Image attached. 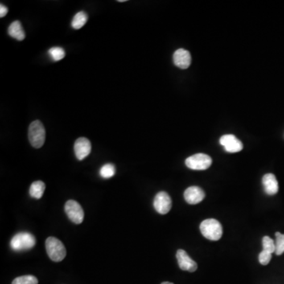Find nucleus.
Returning <instances> with one entry per match:
<instances>
[{"label":"nucleus","mask_w":284,"mask_h":284,"mask_svg":"<svg viewBox=\"0 0 284 284\" xmlns=\"http://www.w3.org/2000/svg\"><path fill=\"white\" fill-rule=\"evenodd\" d=\"M200 229L203 236L212 241L220 240L223 235L221 224L215 219L204 220L201 224Z\"/></svg>","instance_id":"2"},{"label":"nucleus","mask_w":284,"mask_h":284,"mask_svg":"<svg viewBox=\"0 0 284 284\" xmlns=\"http://www.w3.org/2000/svg\"><path fill=\"white\" fill-rule=\"evenodd\" d=\"M220 145H223L227 153H239L243 149V145L240 140L233 134H226L220 139Z\"/></svg>","instance_id":"8"},{"label":"nucleus","mask_w":284,"mask_h":284,"mask_svg":"<svg viewBox=\"0 0 284 284\" xmlns=\"http://www.w3.org/2000/svg\"><path fill=\"white\" fill-rule=\"evenodd\" d=\"M45 129L41 122L39 120L33 122L29 128V139L32 146L35 149L41 148L45 141Z\"/></svg>","instance_id":"3"},{"label":"nucleus","mask_w":284,"mask_h":284,"mask_svg":"<svg viewBox=\"0 0 284 284\" xmlns=\"http://www.w3.org/2000/svg\"><path fill=\"white\" fill-rule=\"evenodd\" d=\"M263 186L267 194L274 195L279 191L278 181L273 174H266L262 178Z\"/></svg>","instance_id":"13"},{"label":"nucleus","mask_w":284,"mask_h":284,"mask_svg":"<svg viewBox=\"0 0 284 284\" xmlns=\"http://www.w3.org/2000/svg\"><path fill=\"white\" fill-rule=\"evenodd\" d=\"M176 257L178 266L182 270L194 273L198 269L197 263L190 258L186 251L183 249H178L177 251Z\"/></svg>","instance_id":"9"},{"label":"nucleus","mask_w":284,"mask_h":284,"mask_svg":"<svg viewBox=\"0 0 284 284\" xmlns=\"http://www.w3.org/2000/svg\"><path fill=\"white\" fill-rule=\"evenodd\" d=\"M263 250L273 253L276 252V243L269 236H265L263 238Z\"/></svg>","instance_id":"20"},{"label":"nucleus","mask_w":284,"mask_h":284,"mask_svg":"<svg viewBox=\"0 0 284 284\" xmlns=\"http://www.w3.org/2000/svg\"><path fill=\"white\" fill-rule=\"evenodd\" d=\"M46 251L51 261L59 262L67 255V249L63 243L55 237L47 238L45 243Z\"/></svg>","instance_id":"1"},{"label":"nucleus","mask_w":284,"mask_h":284,"mask_svg":"<svg viewBox=\"0 0 284 284\" xmlns=\"http://www.w3.org/2000/svg\"><path fill=\"white\" fill-rule=\"evenodd\" d=\"M45 184L42 181H36L32 183L30 189V195L35 199H41L45 190Z\"/></svg>","instance_id":"15"},{"label":"nucleus","mask_w":284,"mask_h":284,"mask_svg":"<svg viewBox=\"0 0 284 284\" xmlns=\"http://www.w3.org/2000/svg\"><path fill=\"white\" fill-rule=\"evenodd\" d=\"M48 55H50L52 60L59 61L64 58L66 52L62 47H53L50 48L49 51H48Z\"/></svg>","instance_id":"18"},{"label":"nucleus","mask_w":284,"mask_h":284,"mask_svg":"<svg viewBox=\"0 0 284 284\" xmlns=\"http://www.w3.org/2000/svg\"><path fill=\"white\" fill-rule=\"evenodd\" d=\"M35 244V237L28 232L17 234L12 238L10 241V247L14 251L28 250L34 248Z\"/></svg>","instance_id":"4"},{"label":"nucleus","mask_w":284,"mask_h":284,"mask_svg":"<svg viewBox=\"0 0 284 284\" xmlns=\"http://www.w3.org/2000/svg\"><path fill=\"white\" fill-rule=\"evenodd\" d=\"M276 254L281 255L284 253V235L277 232L276 233Z\"/></svg>","instance_id":"21"},{"label":"nucleus","mask_w":284,"mask_h":284,"mask_svg":"<svg viewBox=\"0 0 284 284\" xmlns=\"http://www.w3.org/2000/svg\"><path fill=\"white\" fill-rule=\"evenodd\" d=\"M8 13V9L3 4L0 5V18H3Z\"/></svg>","instance_id":"23"},{"label":"nucleus","mask_w":284,"mask_h":284,"mask_svg":"<svg viewBox=\"0 0 284 284\" xmlns=\"http://www.w3.org/2000/svg\"><path fill=\"white\" fill-rule=\"evenodd\" d=\"M115 174H116V167L111 163L104 165L100 170V176L104 178H112Z\"/></svg>","instance_id":"17"},{"label":"nucleus","mask_w":284,"mask_h":284,"mask_svg":"<svg viewBox=\"0 0 284 284\" xmlns=\"http://www.w3.org/2000/svg\"><path fill=\"white\" fill-rule=\"evenodd\" d=\"M154 208L157 210L158 213L165 215L170 212L172 202L171 198L169 196L168 194L166 192H160L156 195L154 202H153Z\"/></svg>","instance_id":"7"},{"label":"nucleus","mask_w":284,"mask_h":284,"mask_svg":"<svg viewBox=\"0 0 284 284\" xmlns=\"http://www.w3.org/2000/svg\"><path fill=\"white\" fill-rule=\"evenodd\" d=\"M205 194L204 191L198 186H190L186 189L184 193V198L186 202L190 204H197L203 201Z\"/></svg>","instance_id":"11"},{"label":"nucleus","mask_w":284,"mask_h":284,"mask_svg":"<svg viewBox=\"0 0 284 284\" xmlns=\"http://www.w3.org/2000/svg\"><path fill=\"white\" fill-rule=\"evenodd\" d=\"M258 258L259 261H260L261 265H267L270 262L271 259H272V253L263 250L262 252L259 254Z\"/></svg>","instance_id":"22"},{"label":"nucleus","mask_w":284,"mask_h":284,"mask_svg":"<svg viewBox=\"0 0 284 284\" xmlns=\"http://www.w3.org/2000/svg\"><path fill=\"white\" fill-rule=\"evenodd\" d=\"M12 284H38V280L34 276H22L14 279Z\"/></svg>","instance_id":"19"},{"label":"nucleus","mask_w":284,"mask_h":284,"mask_svg":"<svg viewBox=\"0 0 284 284\" xmlns=\"http://www.w3.org/2000/svg\"><path fill=\"white\" fill-rule=\"evenodd\" d=\"M8 34L14 39L22 41L26 38V34L24 32L22 24L19 21L12 22L8 28Z\"/></svg>","instance_id":"14"},{"label":"nucleus","mask_w":284,"mask_h":284,"mask_svg":"<svg viewBox=\"0 0 284 284\" xmlns=\"http://www.w3.org/2000/svg\"><path fill=\"white\" fill-rule=\"evenodd\" d=\"M212 158L204 153H198L186 160V166L192 170H206L212 165Z\"/></svg>","instance_id":"5"},{"label":"nucleus","mask_w":284,"mask_h":284,"mask_svg":"<svg viewBox=\"0 0 284 284\" xmlns=\"http://www.w3.org/2000/svg\"><path fill=\"white\" fill-rule=\"evenodd\" d=\"M174 63L181 69H187L191 64V55L190 51L180 48L177 50L173 55Z\"/></svg>","instance_id":"12"},{"label":"nucleus","mask_w":284,"mask_h":284,"mask_svg":"<svg viewBox=\"0 0 284 284\" xmlns=\"http://www.w3.org/2000/svg\"><path fill=\"white\" fill-rule=\"evenodd\" d=\"M87 20H88V15L85 12H79L73 18L71 26L75 30H80L86 24Z\"/></svg>","instance_id":"16"},{"label":"nucleus","mask_w":284,"mask_h":284,"mask_svg":"<svg viewBox=\"0 0 284 284\" xmlns=\"http://www.w3.org/2000/svg\"><path fill=\"white\" fill-rule=\"evenodd\" d=\"M172 284V283H170V282H163V283H162V284Z\"/></svg>","instance_id":"24"},{"label":"nucleus","mask_w":284,"mask_h":284,"mask_svg":"<svg viewBox=\"0 0 284 284\" xmlns=\"http://www.w3.org/2000/svg\"><path fill=\"white\" fill-rule=\"evenodd\" d=\"M92 150V145H91L89 140L85 137H80L75 141V153L77 159L79 161H82L84 158H86L90 154Z\"/></svg>","instance_id":"10"},{"label":"nucleus","mask_w":284,"mask_h":284,"mask_svg":"<svg viewBox=\"0 0 284 284\" xmlns=\"http://www.w3.org/2000/svg\"><path fill=\"white\" fill-rule=\"evenodd\" d=\"M65 212L69 219L75 224H81L84 220V211L79 203L70 200L65 204Z\"/></svg>","instance_id":"6"}]
</instances>
